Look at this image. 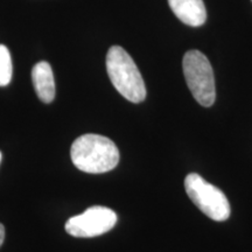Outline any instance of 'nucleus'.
<instances>
[{"label":"nucleus","instance_id":"f257e3e1","mask_svg":"<svg viewBox=\"0 0 252 252\" xmlns=\"http://www.w3.org/2000/svg\"><path fill=\"white\" fill-rule=\"evenodd\" d=\"M72 163L82 172L100 174L112 171L119 162V151L111 139L99 134H84L71 145Z\"/></svg>","mask_w":252,"mask_h":252},{"label":"nucleus","instance_id":"f03ea898","mask_svg":"<svg viewBox=\"0 0 252 252\" xmlns=\"http://www.w3.org/2000/svg\"><path fill=\"white\" fill-rule=\"evenodd\" d=\"M106 70L113 87L132 103L146 98V87L137 65L130 55L119 46H112L106 55Z\"/></svg>","mask_w":252,"mask_h":252},{"label":"nucleus","instance_id":"7ed1b4c3","mask_svg":"<svg viewBox=\"0 0 252 252\" xmlns=\"http://www.w3.org/2000/svg\"><path fill=\"white\" fill-rule=\"evenodd\" d=\"M184 74L187 86L200 105L209 108L215 103L214 71L207 56L198 50H189L184 56Z\"/></svg>","mask_w":252,"mask_h":252},{"label":"nucleus","instance_id":"20e7f679","mask_svg":"<svg viewBox=\"0 0 252 252\" xmlns=\"http://www.w3.org/2000/svg\"><path fill=\"white\" fill-rule=\"evenodd\" d=\"M186 193L198 209L217 222L230 216V203L220 189L207 182L201 175L190 173L185 179Z\"/></svg>","mask_w":252,"mask_h":252},{"label":"nucleus","instance_id":"39448f33","mask_svg":"<svg viewBox=\"0 0 252 252\" xmlns=\"http://www.w3.org/2000/svg\"><path fill=\"white\" fill-rule=\"evenodd\" d=\"M117 223V215L110 208L94 206L80 215L72 216L65 223V231L74 237L90 238L111 230Z\"/></svg>","mask_w":252,"mask_h":252},{"label":"nucleus","instance_id":"423d86ee","mask_svg":"<svg viewBox=\"0 0 252 252\" xmlns=\"http://www.w3.org/2000/svg\"><path fill=\"white\" fill-rule=\"evenodd\" d=\"M173 13L182 23L191 27L202 26L207 20L203 0H168Z\"/></svg>","mask_w":252,"mask_h":252},{"label":"nucleus","instance_id":"0eeeda50","mask_svg":"<svg viewBox=\"0 0 252 252\" xmlns=\"http://www.w3.org/2000/svg\"><path fill=\"white\" fill-rule=\"evenodd\" d=\"M34 89L43 103H52L55 98V81L53 69L46 61H41L34 65L32 70Z\"/></svg>","mask_w":252,"mask_h":252},{"label":"nucleus","instance_id":"6e6552de","mask_svg":"<svg viewBox=\"0 0 252 252\" xmlns=\"http://www.w3.org/2000/svg\"><path fill=\"white\" fill-rule=\"evenodd\" d=\"M12 60L7 47L0 45V87L9 84L12 80Z\"/></svg>","mask_w":252,"mask_h":252},{"label":"nucleus","instance_id":"1a4fd4ad","mask_svg":"<svg viewBox=\"0 0 252 252\" xmlns=\"http://www.w3.org/2000/svg\"><path fill=\"white\" fill-rule=\"evenodd\" d=\"M4 239H5V228L4 225L0 223V247H1L2 243H4Z\"/></svg>","mask_w":252,"mask_h":252},{"label":"nucleus","instance_id":"9d476101","mask_svg":"<svg viewBox=\"0 0 252 252\" xmlns=\"http://www.w3.org/2000/svg\"><path fill=\"white\" fill-rule=\"evenodd\" d=\"M0 161H1V152H0Z\"/></svg>","mask_w":252,"mask_h":252}]
</instances>
